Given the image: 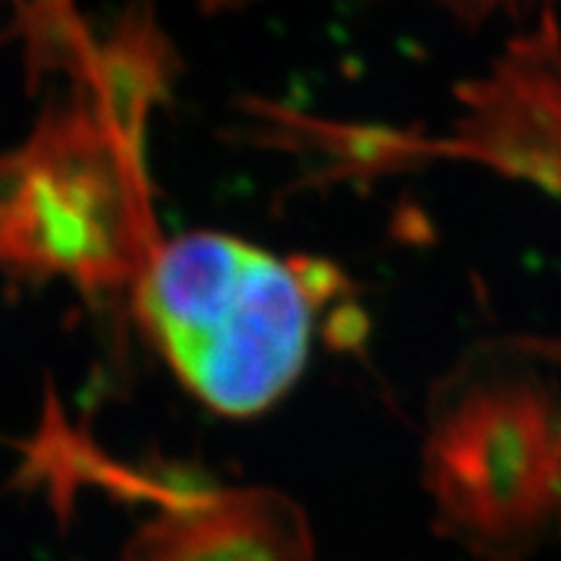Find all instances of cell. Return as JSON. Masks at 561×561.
I'll return each mask as SVG.
<instances>
[{
  "instance_id": "obj_4",
  "label": "cell",
  "mask_w": 561,
  "mask_h": 561,
  "mask_svg": "<svg viewBox=\"0 0 561 561\" xmlns=\"http://www.w3.org/2000/svg\"><path fill=\"white\" fill-rule=\"evenodd\" d=\"M172 50L157 21L130 11L102 47H94L89 87L96 91V117L133 167L144 172L146 121L167 96Z\"/></svg>"
},
{
  "instance_id": "obj_3",
  "label": "cell",
  "mask_w": 561,
  "mask_h": 561,
  "mask_svg": "<svg viewBox=\"0 0 561 561\" xmlns=\"http://www.w3.org/2000/svg\"><path fill=\"white\" fill-rule=\"evenodd\" d=\"M462 117L445 138V159L476 161L561 201V24L543 9L541 24L517 34L489 73L460 81Z\"/></svg>"
},
{
  "instance_id": "obj_2",
  "label": "cell",
  "mask_w": 561,
  "mask_h": 561,
  "mask_svg": "<svg viewBox=\"0 0 561 561\" xmlns=\"http://www.w3.org/2000/svg\"><path fill=\"white\" fill-rule=\"evenodd\" d=\"M138 310L180 380L227 416L276 403L310 354L314 307L289 263L214 231L153 252Z\"/></svg>"
},
{
  "instance_id": "obj_6",
  "label": "cell",
  "mask_w": 561,
  "mask_h": 561,
  "mask_svg": "<svg viewBox=\"0 0 561 561\" xmlns=\"http://www.w3.org/2000/svg\"><path fill=\"white\" fill-rule=\"evenodd\" d=\"M369 333V318L364 314L362 307L356 305H341L339 310L328 320V339L335 346H359Z\"/></svg>"
},
{
  "instance_id": "obj_1",
  "label": "cell",
  "mask_w": 561,
  "mask_h": 561,
  "mask_svg": "<svg viewBox=\"0 0 561 561\" xmlns=\"http://www.w3.org/2000/svg\"><path fill=\"white\" fill-rule=\"evenodd\" d=\"M430 479L442 530L491 561L561 541V341L476 343L432 390Z\"/></svg>"
},
{
  "instance_id": "obj_8",
  "label": "cell",
  "mask_w": 561,
  "mask_h": 561,
  "mask_svg": "<svg viewBox=\"0 0 561 561\" xmlns=\"http://www.w3.org/2000/svg\"><path fill=\"white\" fill-rule=\"evenodd\" d=\"M248 0H206L208 11H219V9H231V5H242Z\"/></svg>"
},
{
  "instance_id": "obj_7",
  "label": "cell",
  "mask_w": 561,
  "mask_h": 561,
  "mask_svg": "<svg viewBox=\"0 0 561 561\" xmlns=\"http://www.w3.org/2000/svg\"><path fill=\"white\" fill-rule=\"evenodd\" d=\"M439 3L453 13L458 26L476 32L481 30L502 5H512L517 3V0H439ZM546 5H553V0H546Z\"/></svg>"
},
{
  "instance_id": "obj_5",
  "label": "cell",
  "mask_w": 561,
  "mask_h": 561,
  "mask_svg": "<svg viewBox=\"0 0 561 561\" xmlns=\"http://www.w3.org/2000/svg\"><path fill=\"white\" fill-rule=\"evenodd\" d=\"M289 268L294 273V278H297L301 294H305L314 310L328 305V301L335 297L354 291V280H351L339 265L331 261H322V257L294 255L289 261Z\"/></svg>"
}]
</instances>
